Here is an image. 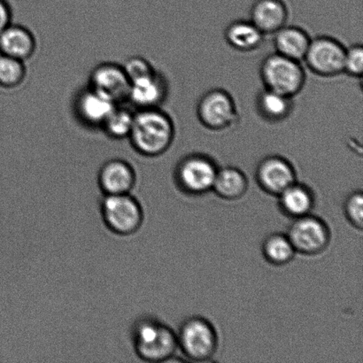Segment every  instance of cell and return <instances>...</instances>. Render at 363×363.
<instances>
[{"mask_svg": "<svg viewBox=\"0 0 363 363\" xmlns=\"http://www.w3.org/2000/svg\"><path fill=\"white\" fill-rule=\"evenodd\" d=\"M176 127L172 116L161 108L135 112L129 140L134 150L145 157L164 155L175 140Z\"/></svg>", "mask_w": 363, "mask_h": 363, "instance_id": "6da1fadb", "label": "cell"}, {"mask_svg": "<svg viewBox=\"0 0 363 363\" xmlns=\"http://www.w3.org/2000/svg\"><path fill=\"white\" fill-rule=\"evenodd\" d=\"M131 341L138 357L148 362L169 360L179 347L175 333L152 316H145L134 323Z\"/></svg>", "mask_w": 363, "mask_h": 363, "instance_id": "7a4b0ae2", "label": "cell"}, {"mask_svg": "<svg viewBox=\"0 0 363 363\" xmlns=\"http://www.w3.org/2000/svg\"><path fill=\"white\" fill-rule=\"evenodd\" d=\"M259 76L265 89L293 99L303 90L307 79L301 62L277 52L263 60Z\"/></svg>", "mask_w": 363, "mask_h": 363, "instance_id": "3957f363", "label": "cell"}, {"mask_svg": "<svg viewBox=\"0 0 363 363\" xmlns=\"http://www.w3.org/2000/svg\"><path fill=\"white\" fill-rule=\"evenodd\" d=\"M101 215L106 228L119 236L137 233L144 220L143 208L130 194L104 195Z\"/></svg>", "mask_w": 363, "mask_h": 363, "instance_id": "277c9868", "label": "cell"}, {"mask_svg": "<svg viewBox=\"0 0 363 363\" xmlns=\"http://www.w3.org/2000/svg\"><path fill=\"white\" fill-rule=\"evenodd\" d=\"M196 112L202 126L216 133L231 129L240 117L233 96L220 88L212 89L203 94Z\"/></svg>", "mask_w": 363, "mask_h": 363, "instance_id": "5b68a950", "label": "cell"}, {"mask_svg": "<svg viewBox=\"0 0 363 363\" xmlns=\"http://www.w3.org/2000/svg\"><path fill=\"white\" fill-rule=\"evenodd\" d=\"M177 339L180 350L191 361H208L217 350L215 329L211 323L201 318H191L184 321Z\"/></svg>", "mask_w": 363, "mask_h": 363, "instance_id": "8992f818", "label": "cell"}, {"mask_svg": "<svg viewBox=\"0 0 363 363\" xmlns=\"http://www.w3.org/2000/svg\"><path fill=\"white\" fill-rule=\"evenodd\" d=\"M217 170L216 162L209 156L199 152L189 155L177 165L176 183L186 194H203L213 188Z\"/></svg>", "mask_w": 363, "mask_h": 363, "instance_id": "52a82bcc", "label": "cell"}, {"mask_svg": "<svg viewBox=\"0 0 363 363\" xmlns=\"http://www.w3.org/2000/svg\"><path fill=\"white\" fill-rule=\"evenodd\" d=\"M346 48L339 40L328 35L311 39L304 62L316 76L334 77L344 73Z\"/></svg>", "mask_w": 363, "mask_h": 363, "instance_id": "ba28073f", "label": "cell"}, {"mask_svg": "<svg viewBox=\"0 0 363 363\" xmlns=\"http://www.w3.org/2000/svg\"><path fill=\"white\" fill-rule=\"evenodd\" d=\"M288 238L295 252L303 255H318L329 245L330 233L323 220L311 216L297 218L291 226Z\"/></svg>", "mask_w": 363, "mask_h": 363, "instance_id": "9c48e42d", "label": "cell"}, {"mask_svg": "<svg viewBox=\"0 0 363 363\" xmlns=\"http://www.w3.org/2000/svg\"><path fill=\"white\" fill-rule=\"evenodd\" d=\"M169 94V84L162 73L152 72L130 81L127 101L137 110L161 108Z\"/></svg>", "mask_w": 363, "mask_h": 363, "instance_id": "30bf717a", "label": "cell"}, {"mask_svg": "<svg viewBox=\"0 0 363 363\" xmlns=\"http://www.w3.org/2000/svg\"><path fill=\"white\" fill-rule=\"evenodd\" d=\"M259 186L268 194L277 195L296 183L294 166L279 155L268 156L259 162L255 172Z\"/></svg>", "mask_w": 363, "mask_h": 363, "instance_id": "8fae6325", "label": "cell"}, {"mask_svg": "<svg viewBox=\"0 0 363 363\" xmlns=\"http://www.w3.org/2000/svg\"><path fill=\"white\" fill-rule=\"evenodd\" d=\"M130 80L123 65L115 62H103L92 69L90 87L108 96L116 104L127 101Z\"/></svg>", "mask_w": 363, "mask_h": 363, "instance_id": "7c38bea8", "label": "cell"}, {"mask_svg": "<svg viewBox=\"0 0 363 363\" xmlns=\"http://www.w3.org/2000/svg\"><path fill=\"white\" fill-rule=\"evenodd\" d=\"M117 105L108 96L89 86L77 96L74 111L85 125L101 128Z\"/></svg>", "mask_w": 363, "mask_h": 363, "instance_id": "4fadbf2b", "label": "cell"}, {"mask_svg": "<svg viewBox=\"0 0 363 363\" xmlns=\"http://www.w3.org/2000/svg\"><path fill=\"white\" fill-rule=\"evenodd\" d=\"M133 167L122 159H112L104 163L98 175V183L104 195L130 194L136 184Z\"/></svg>", "mask_w": 363, "mask_h": 363, "instance_id": "5bb4252c", "label": "cell"}, {"mask_svg": "<svg viewBox=\"0 0 363 363\" xmlns=\"http://www.w3.org/2000/svg\"><path fill=\"white\" fill-rule=\"evenodd\" d=\"M289 13L283 0H257L250 10V20L263 34L273 35L286 26Z\"/></svg>", "mask_w": 363, "mask_h": 363, "instance_id": "9a60e30c", "label": "cell"}, {"mask_svg": "<svg viewBox=\"0 0 363 363\" xmlns=\"http://www.w3.org/2000/svg\"><path fill=\"white\" fill-rule=\"evenodd\" d=\"M35 49L34 34L23 25L11 23L0 34V55L25 62L34 55Z\"/></svg>", "mask_w": 363, "mask_h": 363, "instance_id": "2e32d148", "label": "cell"}, {"mask_svg": "<svg viewBox=\"0 0 363 363\" xmlns=\"http://www.w3.org/2000/svg\"><path fill=\"white\" fill-rule=\"evenodd\" d=\"M273 35L277 53L297 62L304 60L311 38L303 28L286 25Z\"/></svg>", "mask_w": 363, "mask_h": 363, "instance_id": "e0dca14e", "label": "cell"}, {"mask_svg": "<svg viewBox=\"0 0 363 363\" xmlns=\"http://www.w3.org/2000/svg\"><path fill=\"white\" fill-rule=\"evenodd\" d=\"M224 38L235 51L252 52L261 48L265 35L250 20H238L226 28Z\"/></svg>", "mask_w": 363, "mask_h": 363, "instance_id": "ac0fdd59", "label": "cell"}, {"mask_svg": "<svg viewBox=\"0 0 363 363\" xmlns=\"http://www.w3.org/2000/svg\"><path fill=\"white\" fill-rule=\"evenodd\" d=\"M293 108V98L268 89H263L256 98L258 115L267 122H283L290 116Z\"/></svg>", "mask_w": 363, "mask_h": 363, "instance_id": "d6986e66", "label": "cell"}, {"mask_svg": "<svg viewBox=\"0 0 363 363\" xmlns=\"http://www.w3.org/2000/svg\"><path fill=\"white\" fill-rule=\"evenodd\" d=\"M279 196L281 209L286 216L295 219L309 215L314 206V197L304 185L294 183Z\"/></svg>", "mask_w": 363, "mask_h": 363, "instance_id": "ffe728a7", "label": "cell"}, {"mask_svg": "<svg viewBox=\"0 0 363 363\" xmlns=\"http://www.w3.org/2000/svg\"><path fill=\"white\" fill-rule=\"evenodd\" d=\"M247 177L241 170L234 167L217 170L213 188L220 198L234 201L242 197L247 190Z\"/></svg>", "mask_w": 363, "mask_h": 363, "instance_id": "44dd1931", "label": "cell"}, {"mask_svg": "<svg viewBox=\"0 0 363 363\" xmlns=\"http://www.w3.org/2000/svg\"><path fill=\"white\" fill-rule=\"evenodd\" d=\"M135 112L118 104L101 126L106 136L121 140L130 136L134 123Z\"/></svg>", "mask_w": 363, "mask_h": 363, "instance_id": "7402d4cb", "label": "cell"}, {"mask_svg": "<svg viewBox=\"0 0 363 363\" xmlns=\"http://www.w3.org/2000/svg\"><path fill=\"white\" fill-rule=\"evenodd\" d=\"M262 252L265 259L274 265H284L293 259L295 250L289 238L274 234L263 242Z\"/></svg>", "mask_w": 363, "mask_h": 363, "instance_id": "603a6c76", "label": "cell"}, {"mask_svg": "<svg viewBox=\"0 0 363 363\" xmlns=\"http://www.w3.org/2000/svg\"><path fill=\"white\" fill-rule=\"evenodd\" d=\"M23 60L0 55V86L6 89L19 87L27 76Z\"/></svg>", "mask_w": 363, "mask_h": 363, "instance_id": "cb8c5ba5", "label": "cell"}, {"mask_svg": "<svg viewBox=\"0 0 363 363\" xmlns=\"http://www.w3.org/2000/svg\"><path fill=\"white\" fill-rule=\"evenodd\" d=\"M344 73L354 78H362L363 74V46L354 44L346 48Z\"/></svg>", "mask_w": 363, "mask_h": 363, "instance_id": "d4e9b609", "label": "cell"}, {"mask_svg": "<svg viewBox=\"0 0 363 363\" xmlns=\"http://www.w3.org/2000/svg\"><path fill=\"white\" fill-rule=\"evenodd\" d=\"M345 213L352 225L358 230L363 227V196L362 191L352 194L345 203Z\"/></svg>", "mask_w": 363, "mask_h": 363, "instance_id": "484cf974", "label": "cell"}, {"mask_svg": "<svg viewBox=\"0 0 363 363\" xmlns=\"http://www.w3.org/2000/svg\"><path fill=\"white\" fill-rule=\"evenodd\" d=\"M123 67L129 78L130 83V81L144 77L155 69L147 59L140 56L130 57L123 64Z\"/></svg>", "mask_w": 363, "mask_h": 363, "instance_id": "4316f807", "label": "cell"}, {"mask_svg": "<svg viewBox=\"0 0 363 363\" xmlns=\"http://www.w3.org/2000/svg\"><path fill=\"white\" fill-rule=\"evenodd\" d=\"M13 13L6 0H0V34L12 23Z\"/></svg>", "mask_w": 363, "mask_h": 363, "instance_id": "83f0119b", "label": "cell"}]
</instances>
